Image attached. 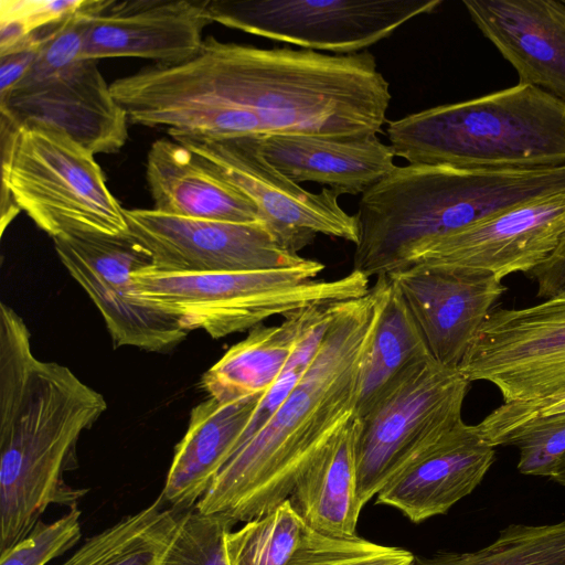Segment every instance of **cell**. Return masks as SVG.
Listing matches in <instances>:
<instances>
[{
  "instance_id": "cell-2",
  "label": "cell",
  "mask_w": 565,
  "mask_h": 565,
  "mask_svg": "<svg viewBox=\"0 0 565 565\" xmlns=\"http://www.w3.org/2000/svg\"><path fill=\"white\" fill-rule=\"evenodd\" d=\"M391 287L376 277L367 294L343 301L301 379L220 470L194 507L234 525L287 500L299 478L333 449L356 417L359 377Z\"/></svg>"
},
{
  "instance_id": "cell-21",
  "label": "cell",
  "mask_w": 565,
  "mask_h": 565,
  "mask_svg": "<svg viewBox=\"0 0 565 565\" xmlns=\"http://www.w3.org/2000/svg\"><path fill=\"white\" fill-rule=\"evenodd\" d=\"M146 175L153 210L160 213L207 221L263 222L247 195L173 139L161 138L151 145Z\"/></svg>"
},
{
  "instance_id": "cell-15",
  "label": "cell",
  "mask_w": 565,
  "mask_h": 565,
  "mask_svg": "<svg viewBox=\"0 0 565 565\" xmlns=\"http://www.w3.org/2000/svg\"><path fill=\"white\" fill-rule=\"evenodd\" d=\"M564 234L565 191L436 239L414 254L402 269L475 270L503 280L511 274H527L541 265Z\"/></svg>"
},
{
  "instance_id": "cell-6",
  "label": "cell",
  "mask_w": 565,
  "mask_h": 565,
  "mask_svg": "<svg viewBox=\"0 0 565 565\" xmlns=\"http://www.w3.org/2000/svg\"><path fill=\"white\" fill-rule=\"evenodd\" d=\"M324 265L307 258L285 268L230 273H173L153 266L131 274L134 298L213 339L250 330L274 316L319 303L360 298L370 278L351 270L318 278Z\"/></svg>"
},
{
  "instance_id": "cell-36",
  "label": "cell",
  "mask_w": 565,
  "mask_h": 565,
  "mask_svg": "<svg viewBox=\"0 0 565 565\" xmlns=\"http://www.w3.org/2000/svg\"><path fill=\"white\" fill-rule=\"evenodd\" d=\"M550 478L555 482L565 486V452L555 462Z\"/></svg>"
},
{
  "instance_id": "cell-11",
  "label": "cell",
  "mask_w": 565,
  "mask_h": 565,
  "mask_svg": "<svg viewBox=\"0 0 565 565\" xmlns=\"http://www.w3.org/2000/svg\"><path fill=\"white\" fill-rule=\"evenodd\" d=\"M441 0H209L213 22L305 50L354 54Z\"/></svg>"
},
{
  "instance_id": "cell-10",
  "label": "cell",
  "mask_w": 565,
  "mask_h": 565,
  "mask_svg": "<svg viewBox=\"0 0 565 565\" xmlns=\"http://www.w3.org/2000/svg\"><path fill=\"white\" fill-rule=\"evenodd\" d=\"M171 138L247 195L289 252L298 254L317 234L359 243L358 217L341 207V194L326 186L313 193L288 179L264 158L256 136L175 134Z\"/></svg>"
},
{
  "instance_id": "cell-33",
  "label": "cell",
  "mask_w": 565,
  "mask_h": 565,
  "mask_svg": "<svg viewBox=\"0 0 565 565\" xmlns=\"http://www.w3.org/2000/svg\"><path fill=\"white\" fill-rule=\"evenodd\" d=\"M83 0H1L0 52L73 13Z\"/></svg>"
},
{
  "instance_id": "cell-30",
  "label": "cell",
  "mask_w": 565,
  "mask_h": 565,
  "mask_svg": "<svg viewBox=\"0 0 565 565\" xmlns=\"http://www.w3.org/2000/svg\"><path fill=\"white\" fill-rule=\"evenodd\" d=\"M233 526L218 514L182 511L159 565H227L224 536Z\"/></svg>"
},
{
  "instance_id": "cell-4",
  "label": "cell",
  "mask_w": 565,
  "mask_h": 565,
  "mask_svg": "<svg viewBox=\"0 0 565 565\" xmlns=\"http://www.w3.org/2000/svg\"><path fill=\"white\" fill-rule=\"evenodd\" d=\"M565 191V164L489 170L406 164L361 194L353 269L369 278L402 269L446 235Z\"/></svg>"
},
{
  "instance_id": "cell-8",
  "label": "cell",
  "mask_w": 565,
  "mask_h": 565,
  "mask_svg": "<svg viewBox=\"0 0 565 565\" xmlns=\"http://www.w3.org/2000/svg\"><path fill=\"white\" fill-rule=\"evenodd\" d=\"M83 2L53 25L30 71L0 97L1 119L14 128L49 124L94 154L115 153L127 141L128 118L97 61L82 56Z\"/></svg>"
},
{
  "instance_id": "cell-14",
  "label": "cell",
  "mask_w": 565,
  "mask_h": 565,
  "mask_svg": "<svg viewBox=\"0 0 565 565\" xmlns=\"http://www.w3.org/2000/svg\"><path fill=\"white\" fill-rule=\"evenodd\" d=\"M129 232L153 267L173 273H230L292 267L307 258L279 244L264 222L188 218L153 209H125Z\"/></svg>"
},
{
  "instance_id": "cell-7",
  "label": "cell",
  "mask_w": 565,
  "mask_h": 565,
  "mask_svg": "<svg viewBox=\"0 0 565 565\" xmlns=\"http://www.w3.org/2000/svg\"><path fill=\"white\" fill-rule=\"evenodd\" d=\"M1 188L52 238L129 230L94 153L63 129L35 121L14 128L1 120Z\"/></svg>"
},
{
  "instance_id": "cell-17",
  "label": "cell",
  "mask_w": 565,
  "mask_h": 565,
  "mask_svg": "<svg viewBox=\"0 0 565 565\" xmlns=\"http://www.w3.org/2000/svg\"><path fill=\"white\" fill-rule=\"evenodd\" d=\"M439 364L458 369L481 326L507 291L493 274L409 267L387 275Z\"/></svg>"
},
{
  "instance_id": "cell-20",
  "label": "cell",
  "mask_w": 565,
  "mask_h": 565,
  "mask_svg": "<svg viewBox=\"0 0 565 565\" xmlns=\"http://www.w3.org/2000/svg\"><path fill=\"white\" fill-rule=\"evenodd\" d=\"M264 158L296 183L317 182L341 195H358L392 172L395 153L377 135L256 136Z\"/></svg>"
},
{
  "instance_id": "cell-32",
  "label": "cell",
  "mask_w": 565,
  "mask_h": 565,
  "mask_svg": "<svg viewBox=\"0 0 565 565\" xmlns=\"http://www.w3.org/2000/svg\"><path fill=\"white\" fill-rule=\"evenodd\" d=\"M77 504L52 522L40 520L11 547L0 552V565H46L74 547L82 537Z\"/></svg>"
},
{
  "instance_id": "cell-28",
  "label": "cell",
  "mask_w": 565,
  "mask_h": 565,
  "mask_svg": "<svg viewBox=\"0 0 565 565\" xmlns=\"http://www.w3.org/2000/svg\"><path fill=\"white\" fill-rule=\"evenodd\" d=\"M305 522L289 499L266 514L230 530L224 536L227 565H286L296 551Z\"/></svg>"
},
{
  "instance_id": "cell-5",
  "label": "cell",
  "mask_w": 565,
  "mask_h": 565,
  "mask_svg": "<svg viewBox=\"0 0 565 565\" xmlns=\"http://www.w3.org/2000/svg\"><path fill=\"white\" fill-rule=\"evenodd\" d=\"M396 157L411 164L519 170L565 164V103L520 84L387 122Z\"/></svg>"
},
{
  "instance_id": "cell-35",
  "label": "cell",
  "mask_w": 565,
  "mask_h": 565,
  "mask_svg": "<svg viewBox=\"0 0 565 565\" xmlns=\"http://www.w3.org/2000/svg\"><path fill=\"white\" fill-rule=\"evenodd\" d=\"M536 286V296L546 299L565 290V234L555 250L525 274Z\"/></svg>"
},
{
  "instance_id": "cell-29",
  "label": "cell",
  "mask_w": 565,
  "mask_h": 565,
  "mask_svg": "<svg viewBox=\"0 0 565 565\" xmlns=\"http://www.w3.org/2000/svg\"><path fill=\"white\" fill-rule=\"evenodd\" d=\"M415 555L363 537L332 536L305 526L286 565H414Z\"/></svg>"
},
{
  "instance_id": "cell-13",
  "label": "cell",
  "mask_w": 565,
  "mask_h": 565,
  "mask_svg": "<svg viewBox=\"0 0 565 565\" xmlns=\"http://www.w3.org/2000/svg\"><path fill=\"white\" fill-rule=\"evenodd\" d=\"M53 243L63 266L99 310L115 349L167 352L185 340L189 331L174 319L134 298L131 274L153 266V259L129 230L117 235L73 232Z\"/></svg>"
},
{
  "instance_id": "cell-3",
  "label": "cell",
  "mask_w": 565,
  "mask_h": 565,
  "mask_svg": "<svg viewBox=\"0 0 565 565\" xmlns=\"http://www.w3.org/2000/svg\"><path fill=\"white\" fill-rule=\"evenodd\" d=\"M23 319L0 303V552L23 539L51 504H77L86 490L65 472L107 408L68 367L36 359Z\"/></svg>"
},
{
  "instance_id": "cell-9",
  "label": "cell",
  "mask_w": 565,
  "mask_h": 565,
  "mask_svg": "<svg viewBox=\"0 0 565 565\" xmlns=\"http://www.w3.org/2000/svg\"><path fill=\"white\" fill-rule=\"evenodd\" d=\"M469 386L458 369L433 359L366 416L356 418V489L362 509L414 455L463 420Z\"/></svg>"
},
{
  "instance_id": "cell-24",
  "label": "cell",
  "mask_w": 565,
  "mask_h": 565,
  "mask_svg": "<svg viewBox=\"0 0 565 565\" xmlns=\"http://www.w3.org/2000/svg\"><path fill=\"white\" fill-rule=\"evenodd\" d=\"M433 359L406 301L391 281L361 365L356 418L366 416L402 382Z\"/></svg>"
},
{
  "instance_id": "cell-19",
  "label": "cell",
  "mask_w": 565,
  "mask_h": 565,
  "mask_svg": "<svg viewBox=\"0 0 565 565\" xmlns=\"http://www.w3.org/2000/svg\"><path fill=\"white\" fill-rule=\"evenodd\" d=\"M462 4L514 67L520 84L565 103V1L463 0Z\"/></svg>"
},
{
  "instance_id": "cell-23",
  "label": "cell",
  "mask_w": 565,
  "mask_h": 565,
  "mask_svg": "<svg viewBox=\"0 0 565 565\" xmlns=\"http://www.w3.org/2000/svg\"><path fill=\"white\" fill-rule=\"evenodd\" d=\"M303 309L284 317L278 326H257L232 345L203 375L201 385L218 402L262 397L275 384L292 352Z\"/></svg>"
},
{
  "instance_id": "cell-12",
  "label": "cell",
  "mask_w": 565,
  "mask_h": 565,
  "mask_svg": "<svg viewBox=\"0 0 565 565\" xmlns=\"http://www.w3.org/2000/svg\"><path fill=\"white\" fill-rule=\"evenodd\" d=\"M503 403L565 397V290L523 308H493L458 367Z\"/></svg>"
},
{
  "instance_id": "cell-22",
  "label": "cell",
  "mask_w": 565,
  "mask_h": 565,
  "mask_svg": "<svg viewBox=\"0 0 565 565\" xmlns=\"http://www.w3.org/2000/svg\"><path fill=\"white\" fill-rule=\"evenodd\" d=\"M259 399L222 403L209 397L192 408L160 493L170 507L185 511L196 505L237 450Z\"/></svg>"
},
{
  "instance_id": "cell-16",
  "label": "cell",
  "mask_w": 565,
  "mask_h": 565,
  "mask_svg": "<svg viewBox=\"0 0 565 565\" xmlns=\"http://www.w3.org/2000/svg\"><path fill=\"white\" fill-rule=\"evenodd\" d=\"M209 0H84V58L141 57L178 64L201 49Z\"/></svg>"
},
{
  "instance_id": "cell-31",
  "label": "cell",
  "mask_w": 565,
  "mask_h": 565,
  "mask_svg": "<svg viewBox=\"0 0 565 565\" xmlns=\"http://www.w3.org/2000/svg\"><path fill=\"white\" fill-rule=\"evenodd\" d=\"M497 446L518 448L521 473L550 478L555 462L565 452V413L526 420L504 434Z\"/></svg>"
},
{
  "instance_id": "cell-34",
  "label": "cell",
  "mask_w": 565,
  "mask_h": 565,
  "mask_svg": "<svg viewBox=\"0 0 565 565\" xmlns=\"http://www.w3.org/2000/svg\"><path fill=\"white\" fill-rule=\"evenodd\" d=\"M53 25L34 31L0 52V97L7 95L30 71Z\"/></svg>"
},
{
  "instance_id": "cell-27",
  "label": "cell",
  "mask_w": 565,
  "mask_h": 565,
  "mask_svg": "<svg viewBox=\"0 0 565 565\" xmlns=\"http://www.w3.org/2000/svg\"><path fill=\"white\" fill-rule=\"evenodd\" d=\"M414 565H565V520L510 524L480 550L415 555Z\"/></svg>"
},
{
  "instance_id": "cell-25",
  "label": "cell",
  "mask_w": 565,
  "mask_h": 565,
  "mask_svg": "<svg viewBox=\"0 0 565 565\" xmlns=\"http://www.w3.org/2000/svg\"><path fill=\"white\" fill-rule=\"evenodd\" d=\"M356 417L337 446L297 481L289 501L305 524L320 533L353 537L362 508L358 500Z\"/></svg>"
},
{
  "instance_id": "cell-18",
  "label": "cell",
  "mask_w": 565,
  "mask_h": 565,
  "mask_svg": "<svg viewBox=\"0 0 565 565\" xmlns=\"http://www.w3.org/2000/svg\"><path fill=\"white\" fill-rule=\"evenodd\" d=\"M495 447L463 420L414 455L379 491L376 504L413 523L445 514L482 481Z\"/></svg>"
},
{
  "instance_id": "cell-1",
  "label": "cell",
  "mask_w": 565,
  "mask_h": 565,
  "mask_svg": "<svg viewBox=\"0 0 565 565\" xmlns=\"http://www.w3.org/2000/svg\"><path fill=\"white\" fill-rule=\"evenodd\" d=\"M110 89L128 122L170 136L377 135L392 98L367 51L260 49L212 35L188 61L145 66Z\"/></svg>"
},
{
  "instance_id": "cell-26",
  "label": "cell",
  "mask_w": 565,
  "mask_h": 565,
  "mask_svg": "<svg viewBox=\"0 0 565 565\" xmlns=\"http://www.w3.org/2000/svg\"><path fill=\"white\" fill-rule=\"evenodd\" d=\"M181 512L159 494L143 509L87 539L60 565H159Z\"/></svg>"
}]
</instances>
